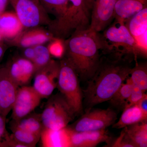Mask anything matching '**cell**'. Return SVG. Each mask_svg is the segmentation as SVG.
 <instances>
[{"instance_id":"obj_21","label":"cell","mask_w":147,"mask_h":147,"mask_svg":"<svg viewBox=\"0 0 147 147\" xmlns=\"http://www.w3.org/2000/svg\"><path fill=\"white\" fill-rule=\"evenodd\" d=\"M127 139L134 147H147V121L124 127Z\"/></svg>"},{"instance_id":"obj_25","label":"cell","mask_w":147,"mask_h":147,"mask_svg":"<svg viewBox=\"0 0 147 147\" xmlns=\"http://www.w3.org/2000/svg\"><path fill=\"white\" fill-rule=\"evenodd\" d=\"M40 4L48 14L55 16L54 20L61 18L68 7L69 0H39Z\"/></svg>"},{"instance_id":"obj_17","label":"cell","mask_w":147,"mask_h":147,"mask_svg":"<svg viewBox=\"0 0 147 147\" xmlns=\"http://www.w3.org/2000/svg\"><path fill=\"white\" fill-rule=\"evenodd\" d=\"M147 7V0H117L115 5V22L125 24L131 16Z\"/></svg>"},{"instance_id":"obj_34","label":"cell","mask_w":147,"mask_h":147,"mask_svg":"<svg viewBox=\"0 0 147 147\" xmlns=\"http://www.w3.org/2000/svg\"><path fill=\"white\" fill-rule=\"evenodd\" d=\"M139 106L143 113L147 115V94L145 95L140 100L139 103L137 104Z\"/></svg>"},{"instance_id":"obj_32","label":"cell","mask_w":147,"mask_h":147,"mask_svg":"<svg viewBox=\"0 0 147 147\" xmlns=\"http://www.w3.org/2000/svg\"><path fill=\"white\" fill-rule=\"evenodd\" d=\"M22 57L32 62L35 57L34 46L22 48Z\"/></svg>"},{"instance_id":"obj_6","label":"cell","mask_w":147,"mask_h":147,"mask_svg":"<svg viewBox=\"0 0 147 147\" xmlns=\"http://www.w3.org/2000/svg\"><path fill=\"white\" fill-rule=\"evenodd\" d=\"M75 116L72 108L60 92L49 98L41 114L44 127L53 130L66 127Z\"/></svg>"},{"instance_id":"obj_1","label":"cell","mask_w":147,"mask_h":147,"mask_svg":"<svg viewBox=\"0 0 147 147\" xmlns=\"http://www.w3.org/2000/svg\"><path fill=\"white\" fill-rule=\"evenodd\" d=\"M134 61L119 51H101L97 68L82 90L85 111L110 100L129 76Z\"/></svg>"},{"instance_id":"obj_2","label":"cell","mask_w":147,"mask_h":147,"mask_svg":"<svg viewBox=\"0 0 147 147\" xmlns=\"http://www.w3.org/2000/svg\"><path fill=\"white\" fill-rule=\"evenodd\" d=\"M105 42L99 32L89 28L76 31L64 40L63 57L71 64L83 82L93 76L100 61V51Z\"/></svg>"},{"instance_id":"obj_24","label":"cell","mask_w":147,"mask_h":147,"mask_svg":"<svg viewBox=\"0 0 147 147\" xmlns=\"http://www.w3.org/2000/svg\"><path fill=\"white\" fill-rule=\"evenodd\" d=\"M126 84H123L113 96L108 100L112 107L118 110L124 109L125 105L127 98L133 89V84L128 78L126 79Z\"/></svg>"},{"instance_id":"obj_7","label":"cell","mask_w":147,"mask_h":147,"mask_svg":"<svg viewBox=\"0 0 147 147\" xmlns=\"http://www.w3.org/2000/svg\"><path fill=\"white\" fill-rule=\"evenodd\" d=\"M24 28L48 26L52 22L39 0H9Z\"/></svg>"},{"instance_id":"obj_8","label":"cell","mask_w":147,"mask_h":147,"mask_svg":"<svg viewBox=\"0 0 147 147\" xmlns=\"http://www.w3.org/2000/svg\"><path fill=\"white\" fill-rule=\"evenodd\" d=\"M82 117L71 125L67 126L76 131H94L106 129L113 125L117 119V112L113 108L85 110Z\"/></svg>"},{"instance_id":"obj_30","label":"cell","mask_w":147,"mask_h":147,"mask_svg":"<svg viewBox=\"0 0 147 147\" xmlns=\"http://www.w3.org/2000/svg\"><path fill=\"white\" fill-rule=\"evenodd\" d=\"M121 131L120 135L116 139H113L110 147H134L133 145L127 139L124 128Z\"/></svg>"},{"instance_id":"obj_39","label":"cell","mask_w":147,"mask_h":147,"mask_svg":"<svg viewBox=\"0 0 147 147\" xmlns=\"http://www.w3.org/2000/svg\"><path fill=\"white\" fill-rule=\"evenodd\" d=\"M0 114H1V108H0Z\"/></svg>"},{"instance_id":"obj_27","label":"cell","mask_w":147,"mask_h":147,"mask_svg":"<svg viewBox=\"0 0 147 147\" xmlns=\"http://www.w3.org/2000/svg\"><path fill=\"white\" fill-rule=\"evenodd\" d=\"M35 57L32 63L34 66L35 72L49 63L52 60L47 46L39 45L34 46Z\"/></svg>"},{"instance_id":"obj_4","label":"cell","mask_w":147,"mask_h":147,"mask_svg":"<svg viewBox=\"0 0 147 147\" xmlns=\"http://www.w3.org/2000/svg\"><path fill=\"white\" fill-rule=\"evenodd\" d=\"M57 86L60 93L72 108L76 116L84 113L83 91L76 70L65 57L61 58Z\"/></svg>"},{"instance_id":"obj_11","label":"cell","mask_w":147,"mask_h":147,"mask_svg":"<svg viewBox=\"0 0 147 147\" xmlns=\"http://www.w3.org/2000/svg\"><path fill=\"white\" fill-rule=\"evenodd\" d=\"M55 37L49 30L42 26L24 28L13 39L7 41L8 46L16 47L22 49L44 45L51 41Z\"/></svg>"},{"instance_id":"obj_16","label":"cell","mask_w":147,"mask_h":147,"mask_svg":"<svg viewBox=\"0 0 147 147\" xmlns=\"http://www.w3.org/2000/svg\"><path fill=\"white\" fill-rule=\"evenodd\" d=\"M124 24L140 47L147 51V7L131 16Z\"/></svg>"},{"instance_id":"obj_29","label":"cell","mask_w":147,"mask_h":147,"mask_svg":"<svg viewBox=\"0 0 147 147\" xmlns=\"http://www.w3.org/2000/svg\"><path fill=\"white\" fill-rule=\"evenodd\" d=\"M146 94H147L146 92L140 89L138 87L134 86L131 94L125 102L124 109L133 105H137Z\"/></svg>"},{"instance_id":"obj_14","label":"cell","mask_w":147,"mask_h":147,"mask_svg":"<svg viewBox=\"0 0 147 147\" xmlns=\"http://www.w3.org/2000/svg\"><path fill=\"white\" fill-rule=\"evenodd\" d=\"M18 87L11 77L6 66L0 67L1 115L5 118L12 109Z\"/></svg>"},{"instance_id":"obj_13","label":"cell","mask_w":147,"mask_h":147,"mask_svg":"<svg viewBox=\"0 0 147 147\" xmlns=\"http://www.w3.org/2000/svg\"><path fill=\"white\" fill-rule=\"evenodd\" d=\"M68 129L70 147H94L105 142L110 146L113 139L106 129L94 131H76Z\"/></svg>"},{"instance_id":"obj_31","label":"cell","mask_w":147,"mask_h":147,"mask_svg":"<svg viewBox=\"0 0 147 147\" xmlns=\"http://www.w3.org/2000/svg\"><path fill=\"white\" fill-rule=\"evenodd\" d=\"M0 147H25L24 145L18 143L13 139L11 134H7L1 142H0Z\"/></svg>"},{"instance_id":"obj_10","label":"cell","mask_w":147,"mask_h":147,"mask_svg":"<svg viewBox=\"0 0 147 147\" xmlns=\"http://www.w3.org/2000/svg\"><path fill=\"white\" fill-rule=\"evenodd\" d=\"M41 99L33 87L25 86L18 88L11 109L12 120L20 119L30 114L39 105Z\"/></svg>"},{"instance_id":"obj_33","label":"cell","mask_w":147,"mask_h":147,"mask_svg":"<svg viewBox=\"0 0 147 147\" xmlns=\"http://www.w3.org/2000/svg\"><path fill=\"white\" fill-rule=\"evenodd\" d=\"M6 118L0 114V142L8 134L6 129Z\"/></svg>"},{"instance_id":"obj_35","label":"cell","mask_w":147,"mask_h":147,"mask_svg":"<svg viewBox=\"0 0 147 147\" xmlns=\"http://www.w3.org/2000/svg\"><path fill=\"white\" fill-rule=\"evenodd\" d=\"M8 46L6 43H5V41L0 44V61L3 59Z\"/></svg>"},{"instance_id":"obj_9","label":"cell","mask_w":147,"mask_h":147,"mask_svg":"<svg viewBox=\"0 0 147 147\" xmlns=\"http://www.w3.org/2000/svg\"><path fill=\"white\" fill-rule=\"evenodd\" d=\"M59 61L52 59L34 74L33 87L42 98H48L57 86Z\"/></svg>"},{"instance_id":"obj_3","label":"cell","mask_w":147,"mask_h":147,"mask_svg":"<svg viewBox=\"0 0 147 147\" xmlns=\"http://www.w3.org/2000/svg\"><path fill=\"white\" fill-rule=\"evenodd\" d=\"M67 9L59 19L52 20L48 30L54 37L65 40L76 31L89 28L90 10L84 0H69Z\"/></svg>"},{"instance_id":"obj_22","label":"cell","mask_w":147,"mask_h":147,"mask_svg":"<svg viewBox=\"0 0 147 147\" xmlns=\"http://www.w3.org/2000/svg\"><path fill=\"white\" fill-rule=\"evenodd\" d=\"M147 121V115L137 105L125 108L119 119L112 125L113 128L122 129L125 127Z\"/></svg>"},{"instance_id":"obj_23","label":"cell","mask_w":147,"mask_h":147,"mask_svg":"<svg viewBox=\"0 0 147 147\" xmlns=\"http://www.w3.org/2000/svg\"><path fill=\"white\" fill-rule=\"evenodd\" d=\"M135 62V65L131 68L129 74L130 76L128 79L133 86L146 92L147 90V62Z\"/></svg>"},{"instance_id":"obj_20","label":"cell","mask_w":147,"mask_h":147,"mask_svg":"<svg viewBox=\"0 0 147 147\" xmlns=\"http://www.w3.org/2000/svg\"><path fill=\"white\" fill-rule=\"evenodd\" d=\"M10 128H17L40 137L44 126L41 119V114L34 113L29 114L20 119L12 120Z\"/></svg>"},{"instance_id":"obj_12","label":"cell","mask_w":147,"mask_h":147,"mask_svg":"<svg viewBox=\"0 0 147 147\" xmlns=\"http://www.w3.org/2000/svg\"><path fill=\"white\" fill-rule=\"evenodd\" d=\"M117 0H95L89 28L97 32L104 30L114 18Z\"/></svg>"},{"instance_id":"obj_19","label":"cell","mask_w":147,"mask_h":147,"mask_svg":"<svg viewBox=\"0 0 147 147\" xmlns=\"http://www.w3.org/2000/svg\"><path fill=\"white\" fill-rule=\"evenodd\" d=\"M40 139L42 147H70L68 130L67 127L59 130L44 127Z\"/></svg>"},{"instance_id":"obj_36","label":"cell","mask_w":147,"mask_h":147,"mask_svg":"<svg viewBox=\"0 0 147 147\" xmlns=\"http://www.w3.org/2000/svg\"><path fill=\"white\" fill-rule=\"evenodd\" d=\"M9 0H0V15L5 11Z\"/></svg>"},{"instance_id":"obj_15","label":"cell","mask_w":147,"mask_h":147,"mask_svg":"<svg viewBox=\"0 0 147 147\" xmlns=\"http://www.w3.org/2000/svg\"><path fill=\"white\" fill-rule=\"evenodd\" d=\"M5 66L11 77L18 86L28 84L35 73L33 63L22 57L14 56Z\"/></svg>"},{"instance_id":"obj_18","label":"cell","mask_w":147,"mask_h":147,"mask_svg":"<svg viewBox=\"0 0 147 147\" xmlns=\"http://www.w3.org/2000/svg\"><path fill=\"white\" fill-rule=\"evenodd\" d=\"M24 29L15 11H5L0 15V32L4 41L13 39Z\"/></svg>"},{"instance_id":"obj_38","label":"cell","mask_w":147,"mask_h":147,"mask_svg":"<svg viewBox=\"0 0 147 147\" xmlns=\"http://www.w3.org/2000/svg\"><path fill=\"white\" fill-rule=\"evenodd\" d=\"M4 42V40L2 36V35L1 34V32H0V44L2 43V42Z\"/></svg>"},{"instance_id":"obj_37","label":"cell","mask_w":147,"mask_h":147,"mask_svg":"<svg viewBox=\"0 0 147 147\" xmlns=\"http://www.w3.org/2000/svg\"><path fill=\"white\" fill-rule=\"evenodd\" d=\"M86 5L90 10H92L95 0H84Z\"/></svg>"},{"instance_id":"obj_26","label":"cell","mask_w":147,"mask_h":147,"mask_svg":"<svg viewBox=\"0 0 147 147\" xmlns=\"http://www.w3.org/2000/svg\"><path fill=\"white\" fill-rule=\"evenodd\" d=\"M13 139L25 147H34L40 139V137L28 131L17 128H10Z\"/></svg>"},{"instance_id":"obj_5","label":"cell","mask_w":147,"mask_h":147,"mask_svg":"<svg viewBox=\"0 0 147 147\" xmlns=\"http://www.w3.org/2000/svg\"><path fill=\"white\" fill-rule=\"evenodd\" d=\"M102 36L108 50L120 52L135 61L140 58H147V51L140 47L124 24L115 22Z\"/></svg>"},{"instance_id":"obj_28","label":"cell","mask_w":147,"mask_h":147,"mask_svg":"<svg viewBox=\"0 0 147 147\" xmlns=\"http://www.w3.org/2000/svg\"><path fill=\"white\" fill-rule=\"evenodd\" d=\"M47 47L51 56L61 59L65 53L64 40L54 37L49 42Z\"/></svg>"}]
</instances>
